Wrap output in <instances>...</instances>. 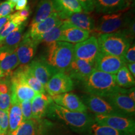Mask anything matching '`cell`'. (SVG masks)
Returning a JSON list of instances; mask_svg holds the SVG:
<instances>
[{"label":"cell","mask_w":135,"mask_h":135,"mask_svg":"<svg viewBox=\"0 0 135 135\" xmlns=\"http://www.w3.org/2000/svg\"><path fill=\"white\" fill-rule=\"evenodd\" d=\"M83 89L88 94L106 98L121 90L116 83L115 75L94 70L87 79L82 81Z\"/></svg>","instance_id":"obj_1"},{"label":"cell","mask_w":135,"mask_h":135,"mask_svg":"<svg viewBox=\"0 0 135 135\" xmlns=\"http://www.w3.org/2000/svg\"><path fill=\"white\" fill-rule=\"evenodd\" d=\"M46 46L42 58L57 73H65L74 59V45L58 41Z\"/></svg>","instance_id":"obj_2"},{"label":"cell","mask_w":135,"mask_h":135,"mask_svg":"<svg viewBox=\"0 0 135 135\" xmlns=\"http://www.w3.org/2000/svg\"><path fill=\"white\" fill-rule=\"evenodd\" d=\"M126 11L104 15L99 18L95 27L90 34L98 36L103 34L121 33L124 31L129 24L131 18Z\"/></svg>","instance_id":"obj_3"},{"label":"cell","mask_w":135,"mask_h":135,"mask_svg":"<svg viewBox=\"0 0 135 135\" xmlns=\"http://www.w3.org/2000/svg\"><path fill=\"white\" fill-rule=\"evenodd\" d=\"M48 111L51 113L53 112L67 125L78 132H86L93 123L95 122L94 119L88 114L87 112L80 113L69 111L57 105L54 102L50 104Z\"/></svg>","instance_id":"obj_4"},{"label":"cell","mask_w":135,"mask_h":135,"mask_svg":"<svg viewBox=\"0 0 135 135\" xmlns=\"http://www.w3.org/2000/svg\"><path fill=\"white\" fill-rule=\"evenodd\" d=\"M99 51L124 58L131 40L123 33L103 34L98 37Z\"/></svg>","instance_id":"obj_5"},{"label":"cell","mask_w":135,"mask_h":135,"mask_svg":"<svg viewBox=\"0 0 135 135\" xmlns=\"http://www.w3.org/2000/svg\"><path fill=\"white\" fill-rule=\"evenodd\" d=\"M9 80L11 99H16L20 103L24 101H32L38 94L26 83L18 68L12 73L9 77Z\"/></svg>","instance_id":"obj_6"},{"label":"cell","mask_w":135,"mask_h":135,"mask_svg":"<svg viewBox=\"0 0 135 135\" xmlns=\"http://www.w3.org/2000/svg\"><path fill=\"white\" fill-rule=\"evenodd\" d=\"M83 102L87 108L94 113L96 115L129 117L126 114L115 108L105 99L97 96L86 94L83 97Z\"/></svg>","instance_id":"obj_7"},{"label":"cell","mask_w":135,"mask_h":135,"mask_svg":"<svg viewBox=\"0 0 135 135\" xmlns=\"http://www.w3.org/2000/svg\"><path fill=\"white\" fill-rule=\"evenodd\" d=\"M59 18L62 21V28H76L91 32L95 27L93 18L88 13H68L59 12Z\"/></svg>","instance_id":"obj_8"},{"label":"cell","mask_w":135,"mask_h":135,"mask_svg":"<svg viewBox=\"0 0 135 135\" xmlns=\"http://www.w3.org/2000/svg\"><path fill=\"white\" fill-rule=\"evenodd\" d=\"M94 121L99 124L109 126L129 135H134L135 121L131 118L118 116L95 115Z\"/></svg>","instance_id":"obj_9"},{"label":"cell","mask_w":135,"mask_h":135,"mask_svg":"<svg viewBox=\"0 0 135 135\" xmlns=\"http://www.w3.org/2000/svg\"><path fill=\"white\" fill-rule=\"evenodd\" d=\"M99 51L98 39L96 36H91L74 46V58L86 61L94 65Z\"/></svg>","instance_id":"obj_10"},{"label":"cell","mask_w":135,"mask_h":135,"mask_svg":"<svg viewBox=\"0 0 135 135\" xmlns=\"http://www.w3.org/2000/svg\"><path fill=\"white\" fill-rule=\"evenodd\" d=\"M125 65L126 61L124 58L99 51L94 61V68L99 71L116 75V73Z\"/></svg>","instance_id":"obj_11"},{"label":"cell","mask_w":135,"mask_h":135,"mask_svg":"<svg viewBox=\"0 0 135 135\" xmlns=\"http://www.w3.org/2000/svg\"><path fill=\"white\" fill-rule=\"evenodd\" d=\"M51 97L68 93L74 88L73 81L65 73L59 72L51 78L45 87Z\"/></svg>","instance_id":"obj_12"},{"label":"cell","mask_w":135,"mask_h":135,"mask_svg":"<svg viewBox=\"0 0 135 135\" xmlns=\"http://www.w3.org/2000/svg\"><path fill=\"white\" fill-rule=\"evenodd\" d=\"M115 108L132 117L135 113V101L132 100L127 94V89L122 88L119 91L111 94L104 98Z\"/></svg>","instance_id":"obj_13"},{"label":"cell","mask_w":135,"mask_h":135,"mask_svg":"<svg viewBox=\"0 0 135 135\" xmlns=\"http://www.w3.org/2000/svg\"><path fill=\"white\" fill-rule=\"evenodd\" d=\"M53 101L57 105L74 112L86 113L87 107L76 94L73 93L57 94L51 97Z\"/></svg>","instance_id":"obj_14"},{"label":"cell","mask_w":135,"mask_h":135,"mask_svg":"<svg viewBox=\"0 0 135 135\" xmlns=\"http://www.w3.org/2000/svg\"><path fill=\"white\" fill-rule=\"evenodd\" d=\"M39 44L25 33L17 48L16 53L21 65H28L36 53Z\"/></svg>","instance_id":"obj_15"},{"label":"cell","mask_w":135,"mask_h":135,"mask_svg":"<svg viewBox=\"0 0 135 135\" xmlns=\"http://www.w3.org/2000/svg\"><path fill=\"white\" fill-rule=\"evenodd\" d=\"M131 0H94V10L97 14L107 15L128 11Z\"/></svg>","instance_id":"obj_16"},{"label":"cell","mask_w":135,"mask_h":135,"mask_svg":"<svg viewBox=\"0 0 135 135\" xmlns=\"http://www.w3.org/2000/svg\"><path fill=\"white\" fill-rule=\"evenodd\" d=\"M28 65L33 75L45 87L51 78L57 73L43 58L31 61Z\"/></svg>","instance_id":"obj_17"},{"label":"cell","mask_w":135,"mask_h":135,"mask_svg":"<svg viewBox=\"0 0 135 135\" xmlns=\"http://www.w3.org/2000/svg\"><path fill=\"white\" fill-rule=\"evenodd\" d=\"M94 70L93 64L80 59L74 58L65 73L71 79L82 82L89 77Z\"/></svg>","instance_id":"obj_18"},{"label":"cell","mask_w":135,"mask_h":135,"mask_svg":"<svg viewBox=\"0 0 135 135\" xmlns=\"http://www.w3.org/2000/svg\"><path fill=\"white\" fill-rule=\"evenodd\" d=\"M62 23V21L59 18L58 13L53 12L46 20L38 24L31 25L26 32V35L31 38H35L43 34L46 33L54 27L58 26Z\"/></svg>","instance_id":"obj_19"},{"label":"cell","mask_w":135,"mask_h":135,"mask_svg":"<svg viewBox=\"0 0 135 135\" xmlns=\"http://www.w3.org/2000/svg\"><path fill=\"white\" fill-rule=\"evenodd\" d=\"M53 102L51 97L46 93L37 94L31 101L32 119H41L48 113L49 107Z\"/></svg>","instance_id":"obj_20"},{"label":"cell","mask_w":135,"mask_h":135,"mask_svg":"<svg viewBox=\"0 0 135 135\" xmlns=\"http://www.w3.org/2000/svg\"><path fill=\"white\" fill-rule=\"evenodd\" d=\"M19 65L16 50H0V69L5 78L10 77Z\"/></svg>","instance_id":"obj_21"},{"label":"cell","mask_w":135,"mask_h":135,"mask_svg":"<svg viewBox=\"0 0 135 135\" xmlns=\"http://www.w3.org/2000/svg\"><path fill=\"white\" fill-rule=\"evenodd\" d=\"M89 36L90 32L88 31L76 28H63L58 41L77 44L85 41Z\"/></svg>","instance_id":"obj_22"},{"label":"cell","mask_w":135,"mask_h":135,"mask_svg":"<svg viewBox=\"0 0 135 135\" xmlns=\"http://www.w3.org/2000/svg\"><path fill=\"white\" fill-rule=\"evenodd\" d=\"M8 113H9V128L7 134L16 131L23 122L20 102H18L16 99H11V106Z\"/></svg>","instance_id":"obj_23"},{"label":"cell","mask_w":135,"mask_h":135,"mask_svg":"<svg viewBox=\"0 0 135 135\" xmlns=\"http://www.w3.org/2000/svg\"><path fill=\"white\" fill-rule=\"evenodd\" d=\"M54 11L52 0H40L38 3L35 16L32 19L30 26L38 24L48 18Z\"/></svg>","instance_id":"obj_24"},{"label":"cell","mask_w":135,"mask_h":135,"mask_svg":"<svg viewBox=\"0 0 135 135\" xmlns=\"http://www.w3.org/2000/svg\"><path fill=\"white\" fill-rule=\"evenodd\" d=\"M21 72L22 78L30 88L38 94L45 93V86L33 75L30 70L29 65H21L18 68Z\"/></svg>","instance_id":"obj_25"},{"label":"cell","mask_w":135,"mask_h":135,"mask_svg":"<svg viewBox=\"0 0 135 135\" xmlns=\"http://www.w3.org/2000/svg\"><path fill=\"white\" fill-rule=\"evenodd\" d=\"M54 11L56 13H75L83 12L77 0H52Z\"/></svg>","instance_id":"obj_26"},{"label":"cell","mask_w":135,"mask_h":135,"mask_svg":"<svg viewBox=\"0 0 135 135\" xmlns=\"http://www.w3.org/2000/svg\"><path fill=\"white\" fill-rule=\"evenodd\" d=\"M24 26H20L18 29L11 32L0 43V50H16L23 39Z\"/></svg>","instance_id":"obj_27"},{"label":"cell","mask_w":135,"mask_h":135,"mask_svg":"<svg viewBox=\"0 0 135 135\" xmlns=\"http://www.w3.org/2000/svg\"><path fill=\"white\" fill-rule=\"evenodd\" d=\"M116 83L119 88L124 89L131 88L135 84L134 77L125 66H123L115 75Z\"/></svg>","instance_id":"obj_28"},{"label":"cell","mask_w":135,"mask_h":135,"mask_svg":"<svg viewBox=\"0 0 135 135\" xmlns=\"http://www.w3.org/2000/svg\"><path fill=\"white\" fill-rule=\"evenodd\" d=\"M38 121L34 119L24 121L16 131L7 135H38L39 125Z\"/></svg>","instance_id":"obj_29"},{"label":"cell","mask_w":135,"mask_h":135,"mask_svg":"<svg viewBox=\"0 0 135 135\" xmlns=\"http://www.w3.org/2000/svg\"><path fill=\"white\" fill-rule=\"evenodd\" d=\"M63 28H62V23L58 26H56L50 30L46 33L43 34L35 38H33L38 44L42 43L46 46L50 44L53 43L55 41H58L60 38L61 33ZM33 39V38H32Z\"/></svg>","instance_id":"obj_30"},{"label":"cell","mask_w":135,"mask_h":135,"mask_svg":"<svg viewBox=\"0 0 135 135\" xmlns=\"http://www.w3.org/2000/svg\"><path fill=\"white\" fill-rule=\"evenodd\" d=\"M87 131L90 135H129L96 122L93 123Z\"/></svg>","instance_id":"obj_31"},{"label":"cell","mask_w":135,"mask_h":135,"mask_svg":"<svg viewBox=\"0 0 135 135\" xmlns=\"http://www.w3.org/2000/svg\"><path fill=\"white\" fill-rule=\"evenodd\" d=\"M31 15V11L29 6H27L24 9L16 11V13L10 15L9 21L13 22L18 26H21L28 19Z\"/></svg>","instance_id":"obj_32"},{"label":"cell","mask_w":135,"mask_h":135,"mask_svg":"<svg viewBox=\"0 0 135 135\" xmlns=\"http://www.w3.org/2000/svg\"><path fill=\"white\" fill-rule=\"evenodd\" d=\"M20 26L15 24L13 22L9 21L6 23L0 30V43L4 40V38L9 35L11 32L14 31L19 28Z\"/></svg>","instance_id":"obj_33"},{"label":"cell","mask_w":135,"mask_h":135,"mask_svg":"<svg viewBox=\"0 0 135 135\" xmlns=\"http://www.w3.org/2000/svg\"><path fill=\"white\" fill-rule=\"evenodd\" d=\"M0 128L3 135H6L9 128V113L0 109Z\"/></svg>","instance_id":"obj_34"},{"label":"cell","mask_w":135,"mask_h":135,"mask_svg":"<svg viewBox=\"0 0 135 135\" xmlns=\"http://www.w3.org/2000/svg\"><path fill=\"white\" fill-rule=\"evenodd\" d=\"M23 121L32 119L31 101H24L20 103Z\"/></svg>","instance_id":"obj_35"},{"label":"cell","mask_w":135,"mask_h":135,"mask_svg":"<svg viewBox=\"0 0 135 135\" xmlns=\"http://www.w3.org/2000/svg\"><path fill=\"white\" fill-rule=\"evenodd\" d=\"M15 6V4L8 1L0 3V18L7 16L13 12Z\"/></svg>","instance_id":"obj_36"},{"label":"cell","mask_w":135,"mask_h":135,"mask_svg":"<svg viewBox=\"0 0 135 135\" xmlns=\"http://www.w3.org/2000/svg\"><path fill=\"white\" fill-rule=\"evenodd\" d=\"M11 104V93H0V109L9 111Z\"/></svg>","instance_id":"obj_37"},{"label":"cell","mask_w":135,"mask_h":135,"mask_svg":"<svg viewBox=\"0 0 135 135\" xmlns=\"http://www.w3.org/2000/svg\"><path fill=\"white\" fill-rule=\"evenodd\" d=\"M84 13H90L94 10V0H77Z\"/></svg>","instance_id":"obj_38"},{"label":"cell","mask_w":135,"mask_h":135,"mask_svg":"<svg viewBox=\"0 0 135 135\" xmlns=\"http://www.w3.org/2000/svg\"><path fill=\"white\" fill-rule=\"evenodd\" d=\"M126 63H133L135 61V45H131L124 57Z\"/></svg>","instance_id":"obj_39"},{"label":"cell","mask_w":135,"mask_h":135,"mask_svg":"<svg viewBox=\"0 0 135 135\" xmlns=\"http://www.w3.org/2000/svg\"><path fill=\"white\" fill-rule=\"evenodd\" d=\"M9 93H11L10 80H8V78H5L0 81V93L6 94Z\"/></svg>","instance_id":"obj_40"},{"label":"cell","mask_w":135,"mask_h":135,"mask_svg":"<svg viewBox=\"0 0 135 135\" xmlns=\"http://www.w3.org/2000/svg\"><path fill=\"white\" fill-rule=\"evenodd\" d=\"M27 4H28V0H19L15 5V8L16 11H20L26 8Z\"/></svg>","instance_id":"obj_41"},{"label":"cell","mask_w":135,"mask_h":135,"mask_svg":"<svg viewBox=\"0 0 135 135\" xmlns=\"http://www.w3.org/2000/svg\"><path fill=\"white\" fill-rule=\"evenodd\" d=\"M126 66L128 68V70L131 73L133 77L135 76V63H126Z\"/></svg>","instance_id":"obj_42"},{"label":"cell","mask_w":135,"mask_h":135,"mask_svg":"<svg viewBox=\"0 0 135 135\" xmlns=\"http://www.w3.org/2000/svg\"><path fill=\"white\" fill-rule=\"evenodd\" d=\"M9 15H8L7 16H5V17H3V18H0V30L2 28V27L4 26L6 23H8V22L10 20Z\"/></svg>","instance_id":"obj_43"},{"label":"cell","mask_w":135,"mask_h":135,"mask_svg":"<svg viewBox=\"0 0 135 135\" xmlns=\"http://www.w3.org/2000/svg\"><path fill=\"white\" fill-rule=\"evenodd\" d=\"M127 94L130 98L135 101V93H134V88H131L129 89H127Z\"/></svg>","instance_id":"obj_44"},{"label":"cell","mask_w":135,"mask_h":135,"mask_svg":"<svg viewBox=\"0 0 135 135\" xmlns=\"http://www.w3.org/2000/svg\"><path fill=\"white\" fill-rule=\"evenodd\" d=\"M4 78H5L4 75H3L2 71H1V69H0V81H1V80H3Z\"/></svg>","instance_id":"obj_45"},{"label":"cell","mask_w":135,"mask_h":135,"mask_svg":"<svg viewBox=\"0 0 135 135\" xmlns=\"http://www.w3.org/2000/svg\"><path fill=\"white\" fill-rule=\"evenodd\" d=\"M6 1H9V2H11V3H13V4L16 5V3L18 2V1H19V0H6Z\"/></svg>","instance_id":"obj_46"},{"label":"cell","mask_w":135,"mask_h":135,"mask_svg":"<svg viewBox=\"0 0 135 135\" xmlns=\"http://www.w3.org/2000/svg\"><path fill=\"white\" fill-rule=\"evenodd\" d=\"M0 135H3L2 132H1V128H0Z\"/></svg>","instance_id":"obj_47"}]
</instances>
